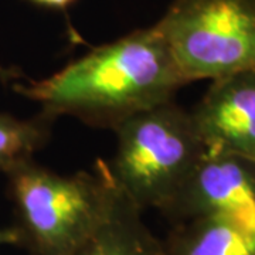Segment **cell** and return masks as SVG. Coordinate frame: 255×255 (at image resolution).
<instances>
[{"instance_id": "obj_1", "label": "cell", "mask_w": 255, "mask_h": 255, "mask_svg": "<svg viewBox=\"0 0 255 255\" xmlns=\"http://www.w3.org/2000/svg\"><path fill=\"white\" fill-rule=\"evenodd\" d=\"M186 85L156 24L92 48L41 81L16 91L50 117L70 115L115 129L125 119L173 100Z\"/></svg>"}, {"instance_id": "obj_2", "label": "cell", "mask_w": 255, "mask_h": 255, "mask_svg": "<svg viewBox=\"0 0 255 255\" xmlns=\"http://www.w3.org/2000/svg\"><path fill=\"white\" fill-rule=\"evenodd\" d=\"M4 173L21 246L34 255L71 253L100 227L119 193L104 160L92 172L60 174L30 157Z\"/></svg>"}, {"instance_id": "obj_3", "label": "cell", "mask_w": 255, "mask_h": 255, "mask_svg": "<svg viewBox=\"0 0 255 255\" xmlns=\"http://www.w3.org/2000/svg\"><path fill=\"white\" fill-rule=\"evenodd\" d=\"M114 130L117 150L110 167L118 187L139 209L163 213L206 149L190 112L166 101Z\"/></svg>"}, {"instance_id": "obj_4", "label": "cell", "mask_w": 255, "mask_h": 255, "mask_svg": "<svg viewBox=\"0 0 255 255\" xmlns=\"http://www.w3.org/2000/svg\"><path fill=\"white\" fill-rule=\"evenodd\" d=\"M156 27L184 84L255 70V0H173Z\"/></svg>"}, {"instance_id": "obj_5", "label": "cell", "mask_w": 255, "mask_h": 255, "mask_svg": "<svg viewBox=\"0 0 255 255\" xmlns=\"http://www.w3.org/2000/svg\"><path fill=\"white\" fill-rule=\"evenodd\" d=\"M163 213L184 220L219 216L255 236V163L206 147Z\"/></svg>"}, {"instance_id": "obj_6", "label": "cell", "mask_w": 255, "mask_h": 255, "mask_svg": "<svg viewBox=\"0 0 255 255\" xmlns=\"http://www.w3.org/2000/svg\"><path fill=\"white\" fill-rule=\"evenodd\" d=\"M190 115L207 149L255 163V70L214 80Z\"/></svg>"}, {"instance_id": "obj_7", "label": "cell", "mask_w": 255, "mask_h": 255, "mask_svg": "<svg viewBox=\"0 0 255 255\" xmlns=\"http://www.w3.org/2000/svg\"><path fill=\"white\" fill-rule=\"evenodd\" d=\"M67 255H164L159 241L142 219V209L119 189L101 226Z\"/></svg>"}, {"instance_id": "obj_8", "label": "cell", "mask_w": 255, "mask_h": 255, "mask_svg": "<svg viewBox=\"0 0 255 255\" xmlns=\"http://www.w3.org/2000/svg\"><path fill=\"white\" fill-rule=\"evenodd\" d=\"M164 255H255V236L219 216L186 219L163 241Z\"/></svg>"}, {"instance_id": "obj_9", "label": "cell", "mask_w": 255, "mask_h": 255, "mask_svg": "<svg viewBox=\"0 0 255 255\" xmlns=\"http://www.w3.org/2000/svg\"><path fill=\"white\" fill-rule=\"evenodd\" d=\"M53 119L44 112L30 119L0 112V170L7 172L46 145Z\"/></svg>"}, {"instance_id": "obj_10", "label": "cell", "mask_w": 255, "mask_h": 255, "mask_svg": "<svg viewBox=\"0 0 255 255\" xmlns=\"http://www.w3.org/2000/svg\"><path fill=\"white\" fill-rule=\"evenodd\" d=\"M21 246V234L16 226L0 230V247Z\"/></svg>"}, {"instance_id": "obj_11", "label": "cell", "mask_w": 255, "mask_h": 255, "mask_svg": "<svg viewBox=\"0 0 255 255\" xmlns=\"http://www.w3.org/2000/svg\"><path fill=\"white\" fill-rule=\"evenodd\" d=\"M28 1L40 7H46V9L64 10L74 4L77 0H28Z\"/></svg>"}, {"instance_id": "obj_12", "label": "cell", "mask_w": 255, "mask_h": 255, "mask_svg": "<svg viewBox=\"0 0 255 255\" xmlns=\"http://www.w3.org/2000/svg\"><path fill=\"white\" fill-rule=\"evenodd\" d=\"M0 75H1L3 78L6 77V73H4V70H1V68H0Z\"/></svg>"}]
</instances>
